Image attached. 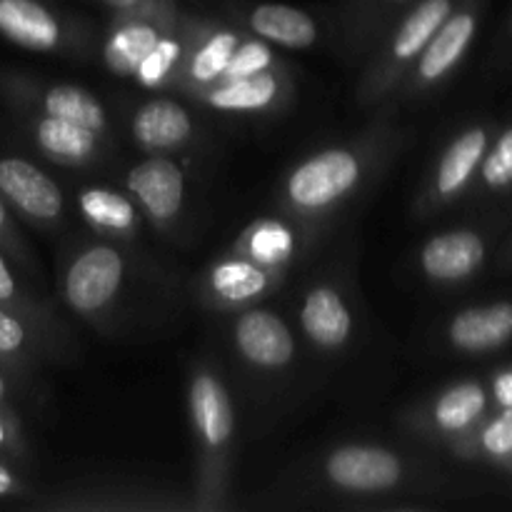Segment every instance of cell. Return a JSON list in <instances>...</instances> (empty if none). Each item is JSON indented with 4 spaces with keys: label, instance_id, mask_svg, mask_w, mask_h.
I'll list each match as a JSON object with an SVG mask.
<instances>
[{
    "label": "cell",
    "instance_id": "1",
    "mask_svg": "<svg viewBox=\"0 0 512 512\" xmlns=\"http://www.w3.org/2000/svg\"><path fill=\"white\" fill-rule=\"evenodd\" d=\"M398 113L400 105L393 98L385 100L358 133L295 160L275 185V208L330 233L408 143Z\"/></svg>",
    "mask_w": 512,
    "mask_h": 512
},
{
    "label": "cell",
    "instance_id": "2",
    "mask_svg": "<svg viewBox=\"0 0 512 512\" xmlns=\"http://www.w3.org/2000/svg\"><path fill=\"white\" fill-rule=\"evenodd\" d=\"M188 420L193 433V498L195 512H220L230 508L233 488L238 415L223 373L210 360L190 365Z\"/></svg>",
    "mask_w": 512,
    "mask_h": 512
},
{
    "label": "cell",
    "instance_id": "3",
    "mask_svg": "<svg viewBox=\"0 0 512 512\" xmlns=\"http://www.w3.org/2000/svg\"><path fill=\"white\" fill-rule=\"evenodd\" d=\"M133 278L135 260L128 245L95 238L65 255L58 293L75 318L90 328L110 330L118 323Z\"/></svg>",
    "mask_w": 512,
    "mask_h": 512
},
{
    "label": "cell",
    "instance_id": "4",
    "mask_svg": "<svg viewBox=\"0 0 512 512\" xmlns=\"http://www.w3.org/2000/svg\"><path fill=\"white\" fill-rule=\"evenodd\" d=\"M458 3L460 0H415L390 25L360 65V78L355 83V108L360 113L370 115L378 105L393 98L410 65Z\"/></svg>",
    "mask_w": 512,
    "mask_h": 512
},
{
    "label": "cell",
    "instance_id": "5",
    "mask_svg": "<svg viewBox=\"0 0 512 512\" xmlns=\"http://www.w3.org/2000/svg\"><path fill=\"white\" fill-rule=\"evenodd\" d=\"M313 478L328 493L343 498H388L405 495L418 478V470L400 450L353 440L325 450Z\"/></svg>",
    "mask_w": 512,
    "mask_h": 512
},
{
    "label": "cell",
    "instance_id": "6",
    "mask_svg": "<svg viewBox=\"0 0 512 512\" xmlns=\"http://www.w3.org/2000/svg\"><path fill=\"white\" fill-rule=\"evenodd\" d=\"M300 335L310 350L323 358H340L358 338V298L345 268L320 270L305 280L298 295Z\"/></svg>",
    "mask_w": 512,
    "mask_h": 512
},
{
    "label": "cell",
    "instance_id": "7",
    "mask_svg": "<svg viewBox=\"0 0 512 512\" xmlns=\"http://www.w3.org/2000/svg\"><path fill=\"white\" fill-rule=\"evenodd\" d=\"M0 38L30 53L85 58L95 45V30L90 20L45 0H0Z\"/></svg>",
    "mask_w": 512,
    "mask_h": 512
},
{
    "label": "cell",
    "instance_id": "8",
    "mask_svg": "<svg viewBox=\"0 0 512 512\" xmlns=\"http://www.w3.org/2000/svg\"><path fill=\"white\" fill-rule=\"evenodd\" d=\"M33 508L53 512H188L195 510V505L193 498H183L178 490L145 480L90 478L53 490L45 500L33 503Z\"/></svg>",
    "mask_w": 512,
    "mask_h": 512
},
{
    "label": "cell",
    "instance_id": "9",
    "mask_svg": "<svg viewBox=\"0 0 512 512\" xmlns=\"http://www.w3.org/2000/svg\"><path fill=\"white\" fill-rule=\"evenodd\" d=\"M0 98L13 110H33V113L53 115V118L83 125L115 145L113 120H110L108 108L93 90L83 88V85L35 78V75L20 73V70H5L0 73Z\"/></svg>",
    "mask_w": 512,
    "mask_h": 512
},
{
    "label": "cell",
    "instance_id": "10",
    "mask_svg": "<svg viewBox=\"0 0 512 512\" xmlns=\"http://www.w3.org/2000/svg\"><path fill=\"white\" fill-rule=\"evenodd\" d=\"M123 190L138 205L145 225L178 238L188 218V160L183 155H145L125 170Z\"/></svg>",
    "mask_w": 512,
    "mask_h": 512
},
{
    "label": "cell",
    "instance_id": "11",
    "mask_svg": "<svg viewBox=\"0 0 512 512\" xmlns=\"http://www.w3.org/2000/svg\"><path fill=\"white\" fill-rule=\"evenodd\" d=\"M285 278L288 275L263 268V265L245 258L243 253L228 245L198 275L195 298L200 300L203 308L213 310V313L233 315L278 293Z\"/></svg>",
    "mask_w": 512,
    "mask_h": 512
},
{
    "label": "cell",
    "instance_id": "12",
    "mask_svg": "<svg viewBox=\"0 0 512 512\" xmlns=\"http://www.w3.org/2000/svg\"><path fill=\"white\" fill-rule=\"evenodd\" d=\"M228 338L235 358L260 378H280L298 360V340L290 323L278 310L260 303L233 313Z\"/></svg>",
    "mask_w": 512,
    "mask_h": 512
},
{
    "label": "cell",
    "instance_id": "13",
    "mask_svg": "<svg viewBox=\"0 0 512 512\" xmlns=\"http://www.w3.org/2000/svg\"><path fill=\"white\" fill-rule=\"evenodd\" d=\"M475 30H478V10L470 0H463V3L455 5L453 13L443 20V25L428 40L423 53L410 65L403 83L398 85L393 95L395 103L405 108V103H413L415 98L438 88L465 58L475 38Z\"/></svg>",
    "mask_w": 512,
    "mask_h": 512
},
{
    "label": "cell",
    "instance_id": "14",
    "mask_svg": "<svg viewBox=\"0 0 512 512\" xmlns=\"http://www.w3.org/2000/svg\"><path fill=\"white\" fill-rule=\"evenodd\" d=\"M325 238H328V230L303 223L283 210H275V213L250 220L240 230L238 238L230 243V248L263 268L290 275L308 255L315 253V248Z\"/></svg>",
    "mask_w": 512,
    "mask_h": 512
},
{
    "label": "cell",
    "instance_id": "15",
    "mask_svg": "<svg viewBox=\"0 0 512 512\" xmlns=\"http://www.w3.org/2000/svg\"><path fill=\"white\" fill-rule=\"evenodd\" d=\"M0 198L13 215L38 230L58 233L68 223V200L60 183L23 155H0Z\"/></svg>",
    "mask_w": 512,
    "mask_h": 512
},
{
    "label": "cell",
    "instance_id": "16",
    "mask_svg": "<svg viewBox=\"0 0 512 512\" xmlns=\"http://www.w3.org/2000/svg\"><path fill=\"white\" fill-rule=\"evenodd\" d=\"M190 103L235 118H273L290 108L295 100V78L288 65L273 70L228 78L190 95Z\"/></svg>",
    "mask_w": 512,
    "mask_h": 512
},
{
    "label": "cell",
    "instance_id": "17",
    "mask_svg": "<svg viewBox=\"0 0 512 512\" xmlns=\"http://www.w3.org/2000/svg\"><path fill=\"white\" fill-rule=\"evenodd\" d=\"M128 135L145 155H185L203 143V128L193 110L170 95L135 105L128 113Z\"/></svg>",
    "mask_w": 512,
    "mask_h": 512
},
{
    "label": "cell",
    "instance_id": "18",
    "mask_svg": "<svg viewBox=\"0 0 512 512\" xmlns=\"http://www.w3.org/2000/svg\"><path fill=\"white\" fill-rule=\"evenodd\" d=\"M13 113L28 143L50 163L85 170L103 165L113 155V143L83 125L53 118V115L33 113V110H13Z\"/></svg>",
    "mask_w": 512,
    "mask_h": 512
},
{
    "label": "cell",
    "instance_id": "19",
    "mask_svg": "<svg viewBox=\"0 0 512 512\" xmlns=\"http://www.w3.org/2000/svg\"><path fill=\"white\" fill-rule=\"evenodd\" d=\"M243 35L245 30L238 23L188 13V53L173 93L190 98L198 90L220 83Z\"/></svg>",
    "mask_w": 512,
    "mask_h": 512
},
{
    "label": "cell",
    "instance_id": "20",
    "mask_svg": "<svg viewBox=\"0 0 512 512\" xmlns=\"http://www.w3.org/2000/svg\"><path fill=\"white\" fill-rule=\"evenodd\" d=\"M488 395L480 383L463 380L440 390L418 408L403 410L400 425L420 438H465L483 418Z\"/></svg>",
    "mask_w": 512,
    "mask_h": 512
},
{
    "label": "cell",
    "instance_id": "21",
    "mask_svg": "<svg viewBox=\"0 0 512 512\" xmlns=\"http://www.w3.org/2000/svg\"><path fill=\"white\" fill-rule=\"evenodd\" d=\"M225 8L233 23L245 33L268 40L275 48L308 50L323 38L318 18L298 5L255 3V0H225Z\"/></svg>",
    "mask_w": 512,
    "mask_h": 512
},
{
    "label": "cell",
    "instance_id": "22",
    "mask_svg": "<svg viewBox=\"0 0 512 512\" xmlns=\"http://www.w3.org/2000/svg\"><path fill=\"white\" fill-rule=\"evenodd\" d=\"M185 10L173 13L113 15L100 40V63L115 78H133L145 55L155 48L165 30L173 28Z\"/></svg>",
    "mask_w": 512,
    "mask_h": 512
},
{
    "label": "cell",
    "instance_id": "23",
    "mask_svg": "<svg viewBox=\"0 0 512 512\" xmlns=\"http://www.w3.org/2000/svg\"><path fill=\"white\" fill-rule=\"evenodd\" d=\"M413 3L415 0H340L333 15V40L340 58L350 65H363L390 25Z\"/></svg>",
    "mask_w": 512,
    "mask_h": 512
},
{
    "label": "cell",
    "instance_id": "24",
    "mask_svg": "<svg viewBox=\"0 0 512 512\" xmlns=\"http://www.w3.org/2000/svg\"><path fill=\"white\" fill-rule=\"evenodd\" d=\"M485 150H488L485 128H468L455 135L420 190L418 203H415L418 215H430L433 210L443 208L450 200L463 195L483 163Z\"/></svg>",
    "mask_w": 512,
    "mask_h": 512
},
{
    "label": "cell",
    "instance_id": "25",
    "mask_svg": "<svg viewBox=\"0 0 512 512\" xmlns=\"http://www.w3.org/2000/svg\"><path fill=\"white\" fill-rule=\"evenodd\" d=\"M78 350L70 330H55L40 325L25 315L0 305V363L13 370L33 365L70 360Z\"/></svg>",
    "mask_w": 512,
    "mask_h": 512
},
{
    "label": "cell",
    "instance_id": "26",
    "mask_svg": "<svg viewBox=\"0 0 512 512\" xmlns=\"http://www.w3.org/2000/svg\"><path fill=\"white\" fill-rule=\"evenodd\" d=\"M75 213L95 238L133 245L143 238L145 220L125 190L90 183L75 193Z\"/></svg>",
    "mask_w": 512,
    "mask_h": 512
},
{
    "label": "cell",
    "instance_id": "27",
    "mask_svg": "<svg viewBox=\"0 0 512 512\" xmlns=\"http://www.w3.org/2000/svg\"><path fill=\"white\" fill-rule=\"evenodd\" d=\"M485 260V240L475 230H445L425 240L418 250V270L438 285L468 280Z\"/></svg>",
    "mask_w": 512,
    "mask_h": 512
},
{
    "label": "cell",
    "instance_id": "28",
    "mask_svg": "<svg viewBox=\"0 0 512 512\" xmlns=\"http://www.w3.org/2000/svg\"><path fill=\"white\" fill-rule=\"evenodd\" d=\"M445 338L458 353H488L500 348L512 338V303L460 310L445 328Z\"/></svg>",
    "mask_w": 512,
    "mask_h": 512
},
{
    "label": "cell",
    "instance_id": "29",
    "mask_svg": "<svg viewBox=\"0 0 512 512\" xmlns=\"http://www.w3.org/2000/svg\"><path fill=\"white\" fill-rule=\"evenodd\" d=\"M185 53H188V10L180 15L173 28L165 30L163 38L145 55L133 75L135 85L153 93H173L180 70H183Z\"/></svg>",
    "mask_w": 512,
    "mask_h": 512
},
{
    "label": "cell",
    "instance_id": "30",
    "mask_svg": "<svg viewBox=\"0 0 512 512\" xmlns=\"http://www.w3.org/2000/svg\"><path fill=\"white\" fill-rule=\"evenodd\" d=\"M0 305L25 315V318L35 320V323L48 325V328L70 330L68 325L58 318V313H55V308L48 300L38 298V295L30 293V290L25 288L23 280L18 278V273H15L13 265H10V258L3 250H0Z\"/></svg>",
    "mask_w": 512,
    "mask_h": 512
},
{
    "label": "cell",
    "instance_id": "31",
    "mask_svg": "<svg viewBox=\"0 0 512 512\" xmlns=\"http://www.w3.org/2000/svg\"><path fill=\"white\" fill-rule=\"evenodd\" d=\"M278 65H285L280 60V55L275 53V45H270L268 40L258 38V35L245 33L240 40L238 50H235L233 60H230L228 70H225L223 80L228 78H245V75L263 73V70H273Z\"/></svg>",
    "mask_w": 512,
    "mask_h": 512
},
{
    "label": "cell",
    "instance_id": "32",
    "mask_svg": "<svg viewBox=\"0 0 512 512\" xmlns=\"http://www.w3.org/2000/svg\"><path fill=\"white\" fill-rule=\"evenodd\" d=\"M0 250H3L10 260L23 265L28 273L33 275L38 273V260H35L33 253H30L28 240H25L23 233H20L13 210L8 208V203H5L3 198H0Z\"/></svg>",
    "mask_w": 512,
    "mask_h": 512
},
{
    "label": "cell",
    "instance_id": "33",
    "mask_svg": "<svg viewBox=\"0 0 512 512\" xmlns=\"http://www.w3.org/2000/svg\"><path fill=\"white\" fill-rule=\"evenodd\" d=\"M488 155H483V163H480V175H483V183L488 188H505L512 183V130L503 133L498 138V143L493 145V150H485Z\"/></svg>",
    "mask_w": 512,
    "mask_h": 512
},
{
    "label": "cell",
    "instance_id": "34",
    "mask_svg": "<svg viewBox=\"0 0 512 512\" xmlns=\"http://www.w3.org/2000/svg\"><path fill=\"white\" fill-rule=\"evenodd\" d=\"M28 458V440L13 408H0V460L20 463Z\"/></svg>",
    "mask_w": 512,
    "mask_h": 512
},
{
    "label": "cell",
    "instance_id": "35",
    "mask_svg": "<svg viewBox=\"0 0 512 512\" xmlns=\"http://www.w3.org/2000/svg\"><path fill=\"white\" fill-rule=\"evenodd\" d=\"M478 445L483 453L493 458H508L512 455V408H505L498 418L490 420L478 435Z\"/></svg>",
    "mask_w": 512,
    "mask_h": 512
},
{
    "label": "cell",
    "instance_id": "36",
    "mask_svg": "<svg viewBox=\"0 0 512 512\" xmlns=\"http://www.w3.org/2000/svg\"><path fill=\"white\" fill-rule=\"evenodd\" d=\"M110 10V15H140V13H173L178 0H98Z\"/></svg>",
    "mask_w": 512,
    "mask_h": 512
},
{
    "label": "cell",
    "instance_id": "37",
    "mask_svg": "<svg viewBox=\"0 0 512 512\" xmlns=\"http://www.w3.org/2000/svg\"><path fill=\"white\" fill-rule=\"evenodd\" d=\"M25 495H30L28 483L5 460H0V500H15Z\"/></svg>",
    "mask_w": 512,
    "mask_h": 512
},
{
    "label": "cell",
    "instance_id": "38",
    "mask_svg": "<svg viewBox=\"0 0 512 512\" xmlns=\"http://www.w3.org/2000/svg\"><path fill=\"white\" fill-rule=\"evenodd\" d=\"M493 395L503 408H512V370H505V373L495 375Z\"/></svg>",
    "mask_w": 512,
    "mask_h": 512
},
{
    "label": "cell",
    "instance_id": "39",
    "mask_svg": "<svg viewBox=\"0 0 512 512\" xmlns=\"http://www.w3.org/2000/svg\"><path fill=\"white\" fill-rule=\"evenodd\" d=\"M15 393V380H13V368L0 363V408H10V398Z\"/></svg>",
    "mask_w": 512,
    "mask_h": 512
}]
</instances>
